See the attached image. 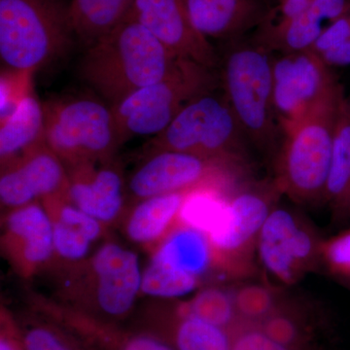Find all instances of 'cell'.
Listing matches in <instances>:
<instances>
[{"instance_id": "cell-1", "label": "cell", "mask_w": 350, "mask_h": 350, "mask_svg": "<svg viewBox=\"0 0 350 350\" xmlns=\"http://www.w3.org/2000/svg\"><path fill=\"white\" fill-rule=\"evenodd\" d=\"M52 271L55 301L115 323L135 314L144 269L137 253L110 234L86 259Z\"/></svg>"}, {"instance_id": "cell-2", "label": "cell", "mask_w": 350, "mask_h": 350, "mask_svg": "<svg viewBox=\"0 0 350 350\" xmlns=\"http://www.w3.org/2000/svg\"><path fill=\"white\" fill-rule=\"evenodd\" d=\"M180 59L146 27L126 18L87 47L79 73L112 107L140 88L167 77Z\"/></svg>"}, {"instance_id": "cell-3", "label": "cell", "mask_w": 350, "mask_h": 350, "mask_svg": "<svg viewBox=\"0 0 350 350\" xmlns=\"http://www.w3.org/2000/svg\"><path fill=\"white\" fill-rule=\"evenodd\" d=\"M75 38L62 0H0V57L7 72L31 75L66 54Z\"/></svg>"}, {"instance_id": "cell-4", "label": "cell", "mask_w": 350, "mask_h": 350, "mask_svg": "<svg viewBox=\"0 0 350 350\" xmlns=\"http://www.w3.org/2000/svg\"><path fill=\"white\" fill-rule=\"evenodd\" d=\"M345 100L340 87L284 133L275 182L280 193L303 202L325 199L336 129Z\"/></svg>"}, {"instance_id": "cell-5", "label": "cell", "mask_w": 350, "mask_h": 350, "mask_svg": "<svg viewBox=\"0 0 350 350\" xmlns=\"http://www.w3.org/2000/svg\"><path fill=\"white\" fill-rule=\"evenodd\" d=\"M46 144L66 169L115 158L122 146L111 107L88 96L44 103Z\"/></svg>"}, {"instance_id": "cell-6", "label": "cell", "mask_w": 350, "mask_h": 350, "mask_svg": "<svg viewBox=\"0 0 350 350\" xmlns=\"http://www.w3.org/2000/svg\"><path fill=\"white\" fill-rule=\"evenodd\" d=\"M217 85L214 69L181 59L167 77L112 105L122 144L133 137L160 135L190 101Z\"/></svg>"}, {"instance_id": "cell-7", "label": "cell", "mask_w": 350, "mask_h": 350, "mask_svg": "<svg viewBox=\"0 0 350 350\" xmlns=\"http://www.w3.org/2000/svg\"><path fill=\"white\" fill-rule=\"evenodd\" d=\"M245 133L225 94L197 96L147 144V150L186 152L246 165Z\"/></svg>"}, {"instance_id": "cell-8", "label": "cell", "mask_w": 350, "mask_h": 350, "mask_svg": "<svg viewBox=\"0 0 350 350\" xmlns=\"http://www.w3.org/2000/svg\"><path fill=\"white\" fill-rule=\"evenodd\" d=\"M258 44L236 45L222 63L224 94L246 137L261 149L275 144L278 123L273 98V61Z\"/></svg>"}, {"instance_id": "cell-9", "label": "cell", "mask_w": 350, "mask_h": 350, "mask_svg": "<svg viewBox=\"0 0 350 350\" xmlns=\"http://www.w3.org/2000/svg\"><path fill=\"white\" fill-rule=\"evenodd\" d=\"M246 165L186 152L158 150L147 154L128 178L130 202L154 196L218 189L232 193L245 175Z\"/></svg>"}, {"instance_id": "cell-10", "label": "cell", "mask_w": 350, "mask_h": 350, "mask_svg": "<svg viewBox=\"0 0 350 350\" xmlns=\"http://www.w3.org/2000/svg\"><path fill=\"white\" fill-rule=\"evenodd\" d=\"M280 193L273 185L243 186L232 191L215 229L209 234L216 269L231 276L247 275L253 271L262 227Z\"/></svg>"}, {"instance_id": "cell-11", "label": "cell", "mask_w": 350, "mask_h": 350, "mask_svg": "<svg viewBox=\"0 0 350 350\" xmlns=\"http://www.w3.org/2000/svg\"><path fill=\"white\" fill-rule=\"evenodd\" d=\"M340 88L330 66L312 50L284 54L273 59V108L283 133L305 119Z\"/></svg>"}, {"instance_id": "cell-12", "label": "cell", "mask_w": 350, "mask_h": 350, "mask_svg": "<svg viewBox=\"0 0 350 350\" xmlns=\"http://www.w3.org/2000/svg\"><path fill=\"white\" fill-rule=\"evenodd\" d=\"M323 241L293 211L273 208L262 227L257 243L260 262L285 284H294L322 262Z\"/></svg>"}, {"instance_id": "cell-13", "label": "cell", "mask_w": 350, "mask_h": 350, "mask_svg": "<svg viewBox=\"0 0 350 350\" xmlns=\"http://www.w3.org/2000/svg\"><path fill=\"white\" fill-rule=\"evenodd\" d=\"M0 244L6 261L23 280L49 271L55 256L54 237L42 202L4 211Z\"/></svg>"}, {"instance_id": "cell-14", "label": "cell", "mask_w": 350, "mask_h": 350, "mask_svg": "<svg viewBox=\"0 0 350 350\" xmlns=\"http://www.w3.org/2000/svg\"><path fill=\"white\" fill-rule=\"evenodd\" d=\"M31 310L56 322L75 336L88 350H174L147 332L126 323H115L78 312L51 297L32 293Z\"/></svg>"}, {"instance_id": "cell-15", "label": "cell", "mask_w": 350, "mask_h": 350, "mask_svg": "<svg viewBox=\"0 0 350 350\" xmlns=\"http://www.w3.org/2000/svg\"><path fill=\"white\" fill-rule=\"evenodd\" d=\"M68 170L47 144L1 167L0 204L10 211L53 196L68 194Z\"/></svg>"}, {"instance_id": "cell-16", "label": "cell", "mask_w": 350, "mask_h": 350, "mask_svg": "<svg viewBox=\"0 0 350 350\" xmlns=\"http://www.w3.org/2000/svg\"><path fill=\"white\" fill-rule=\"evenodd\" d=\"M126 18L146 27L177 57L211 69L217 68L215 49L196 31L184 0H135Z\"/></svg>"}, {"instance_id": "cell-17", "label": "cell", "mask_w": 350, "mask_h": 350, "mask_svg": "<svg viewBox=\"0 0 350 350\" xmlns=\"http://www.w3.org/2000/svg\"><path fill=\"white\" fill-rule=\"evenodd\" d=\"M68 170L70 202L109 229L120 225L131 204L121 163L113 158Z\"/></svg>"}, {"instance_id": "cell-18", "label": "cell", "mask_w": 350, "mask_h": 350, "mask_svg": "<svg viewBox=\"0 0 350 350\" xmlns=\"http://www.w3.org/2000/svg\"><path fill=\"white\" fill-rule=\"evenodd\" d=\"M133 321L131 327L156 336L174 350H232L231 332L182 314L172 301H154Z\"/></svg>"}, {"instance_id": "cell-19", "label": "cell", "mask_w": 350, "mask_h": 350, "mask_svg": "<svg viewBox=\"0 0 350 350\" xmlns=\"http://www.w3.org/2000/svg\"><path fill=\"white\" fill-rule=\"evenodd\" d=\"M54 237L55 256L49 271L77 264L109 236V228L75 206L68 194L43 200Z\"/></svg>"}, {"instance_id": "cell-20", "label": "cell", "mask_w": 350, "mask_h": 350, "mask_svg": "<svg viewBox=\"0 0 350 350\" xmlns=\"http://www.w3.org/2000/svg\"><path fill=\"white\" fill-rule=\"evenodd\" d=\"M191 22L202 38L232 39L259 27L269 9L261 0H184Z\"/></svg>"}, {"instance_id": "cell-21", "label": "cell", "mask_w": 350, "mask_h": 350, "mask_svg": "<svg viewBox=\"0 0 350 350\" xmlns=\"http://www.w3.org/2000/svg\"><path fill=\"white\" fill-rule=\"evenodd\" d=\"M191 192L154 196L131 202L122 219V231L130 243L153 250L179 222Z\"/></svg>"}, {"instance_id": "cell-22", "label": "cell", "mask_w": 350, "mask_h": 350, "mask_svg": "<svg viewBox=\"0 0 350 350\" xmlns=\"http://www.w3.org/2000/svg\"><path fill=\"white\" fill-rule=\"evenodd\" d=\"M150 261L202 282L209 271H217L209 237L180 222L151 251Z\"/></svg>"}, {"instance_id": "cell-23", "label": "cell", "mask_w": 350, "mask_h": 350, "mask_svg": "<svg viewBox=\"0 0 350 350\" xmlns=\"http://www.w3.org/2000/svg\"><path fill=\"white\" fill-rule=\"evenodd\" d=\"M276 342L297 349L325 350L322 340L329 331L325 317L304 304L286 299L257 325Z\"/></svg>"}, {"instance_id": "cell-24", "label": "cell", "mask_w": 350, "mask_h": 350, "mask_svg": "<svg viewBox=\"0 0 350 350\" xmlns=\"http://www.w3.org/2000/svg\"><path fill=\"white\" fill-rule=\"evenodd\" d=\"M43 144H46L44 105L27 93L15 109L1 119L0 165L3 167Z\"/></svg>"}, {"instance_id": "cell-25", "label": "cell", "mask_w": 350, "mask_h": 350, "mask_svg": "<svg viewBox=\"0 0 350 350\" xmlns=\"http://www.w3.org/2000/svg\"><path fill=\"white\" fill-rule=\"evenodd\" d=\"M135 0H71L69 16L76 38L87 47L107 36L130 13Z\"/></svg>"}, {"instance_id": "cell-26", "label": "cell", "mask_w": 350, "mask_h": 350, "mask_svg": "<svg viewBox=\"0 0 350 350\" xmlns=\"http://www.w3.org/2000/svg\"><path fill=\"white\" fill-rule=\"evenodd\" d=\"M325 200L330 204L334 218L338 222H349L350 117L345 109V100L336 129Z\"/></svg>"}, {"instance_id": "cell-27", "label": "cell", "mask_w": 350, "mask_h": 350, "mask_svg": "<svg viewBox=\"0 0 350 350\" xmlns=\"http://www.w3.org/2000/svg\"><path fill=\"white\" fill-rule=\"evenodd\" d=\"M172 301L175 310L182 314L196 317L232 334L241 325L234 303V290L216 286L202 288L187 301Z\"/></svg>"}, {"instance_id": "cell-28", "label": "cell", "mask_w": 350, "mask_h": 350, "mask_svg": "<svg viewBox=\"0 0 350 350\" xmlns=\"http://www.w3.org/2000/svg\"><path fill=\"white\" fill-rule=\"evenodd\" d=\"M15 317L27 350H88L63 327L31 308Z\"/></svg>"}, {"instance_id": "cell-29", "label": "cell", "mask_w": 350, "mask_h": 350, "mask_svg": "<svg viewBox=\"0 0 350 350\" xmlns=\"http://www.w3.org/2000/svg\"><path fill=\"white\" fill-rule=\"evenodd\" d=\"M230 195L231 193L218 189H200L189 193L181 209L179 222L209 236L222 218Z\"/></svg>"}, {"instance_id": "cell-30", "label": "cell", "mask_w": 350, "mask_h": 350, "mask_svg": "<svg viewBox=\"0 0 350 350\" xmlns=\"http://www.w3.org/2000/svg\"><path fill=\"white\" fill-rule=\"evenodd\" d=\"M202 283L199 278L175 273L149 260L142 271V296L154 301H174L193 293Z\"/></svg>"}, {"instance_id": "cell-31", "label": "cell", "mask_w": 350, "mask_h": 350, "mask_svg": "<svg viewBox=\"0 0 350 350\" xmlns=\"http://www.w3.org/2000/svg\"><path fill=\"white\" fill-rule=\"evenodd\" d=\"M324 29L323 21L308 8L306 12L288 23L262 46L268 50L282 51L284 54L306 52L312 49Z\"/></svg>"}, {"instance_id": "cell-32", "label": "cell", "mask_w": 350, "mask_h": 350, "mask_svg": "<svg viewBox=\"0 0 350 350\" xmlns=\"http://www.w3.org/2000/svg\"><path fill=\"white\" fill-rule=\"evenodd\" d=\"M234 303L241 324L258 325L282 305L285 296L271 287L248 285L234 290Z\"/></svg>"}, {"instance_id": "cell-33", "label": "cell", "mask_w": 350, "mask_h": 350, "mask_svg": "<svg viewBox=\"0 0 350 350\" xmlns=\"http://www.w3.org/2000/svg\"><path fill=\"white\" fill-rule=\"evenodd\" d=\"M321 258L333 275L350 285V230L323 241Z\"/></svg>"}, {"instance_id": "cell-34", "label": "cell", "mask_w": 350, "mask_h": 350, "mask_svg": "<svg viewBox=\"0 0 350 350\" xmlns=\"http://www.w3.org/2000/svg\"><path fill=\"white\" fill-rule=\"evenodd\" d=\"M232 350H314L289 347L267 335L252 324H241L232 332Z\"/></svg>"}, {"instance_id": "cell-35", "label": "cell", "mask_w": 350, "mask_h": 350, "mask_svg": "<svg viewBox=\"0 0 350 350\" xmlns=\"http://www.w3.org/2000/svg\"><path fill=\"white\" fill-rule=\"evenodd\" d=\"M350 38V7L337 20L327 25L312 51L321 56Z\"/></svg>"}, {"instance_id": "cell-36", "label": "cell", "mask_w": 350, "mask_h": 350, "mask_svg": "<svg viewBox=\"0 0 350 350\" xmlns=\"http://www.w3.org/2000/svg\"><path fill=\"white\" fill-rule=\"evenodd\" d=\"M0 350H27L21 338L15 315L3 306L0 319Z\"/></svg>"}, {"instance_id": "cell-37", "label": "cell", "mask_w": 350, "mask_h": 350, "mask_svg": "<svg viewBox=\"0 0 350 350\" xmlns=\"http://www.w3.org/2000/svg\"><path fill=\"white\" fill-rule=\"evenodd\" d=\"M321 57L330 68L350 66V38L337 47L324 53Z\"/></svg>"}, {"instance_id": "cell-38", "label": "cell", "mask_w": 350, "mask_h": 350, "mask_svg": "<svg viewBox=\"0 0 350 350\" xmlns=\"http://www.w3.org/2000/svg\"><path fill=\"white\" fill-rule=\"evenodd\" d=\"M345 109H347V114H349V116L350 117V98L349 100L345 98Z\"/></svg>"}, {"instance_id": "cell-39", "label": "cell", "mask_w": 350, "mask_h": 350, "mask_svg": "<svg viewBox=\"0 0 350 350\" xmlns=\"http://www.w3.org/2000/svg\"><path fill=\"white\" fill-rule=\"evenodd\" d=\"M280 1H282V0H280Z\"/></svg>"}]
</instances>
